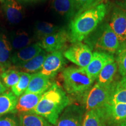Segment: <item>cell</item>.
<instances>
[{
  "instance_id": "1",
  "label": "cell",
  "mask_w": 126,
  "mask_h": 126,
  "mask_svg": "<svg viewBox=\"0 0 126 126\" xmlns=\"http://www.w3.org/2000/svg\"><path fill=\"white\" fill-rule=\"evenodd\" d=\"M107 10V5L101 3L75 16L69 26L70 42L78 43L87 38L105 18Z\"/></svg>"
},
{
  "instance_id": "2",
  "label": "cell",
  "mask_w": 126,
  "mask_h": 126,
  "mask_svg": "<svg viewBox=\"0 0 126 126\" xmlns=\"http://www.w3.org/2000/svg\"><path fill=\"white\" fill-rule=\"evenodd\" d=\"M70 105V99L65 91L56 83L42 94L40 101L31 113L45 118L55 125L63 111Z\"/></svg>"
},
{
  "instance_id": "3",
  "label": "cell",
  "mask_w": 126,
  "mask_h": 126,
  "mask_svg": "<svg viewBox=\"0 0 126 126\" xmlns=\"http://www.w3.org/2000/svg\"><path fill=\"white\" fill-rule=\"evenodd\" d=\"M64 89L68 94L82 97L92 88L94 80L88 75L85 69L71 66L65 68L62 72Z\"/></svg>"
},
{
  "instance_id": "4",
  "label": "cell",
  "mask_w": 126,
  "mask_h": 126,
  "mask_svg": "<svg viewBox=\"0 0 126 126\" xmlns=\"http://www.w3.org/2000/svg\"><path fill=\"white\" fill-rule=\"evenodd\" d=\"M89 41H85L89 46L99 51L113 54L117 52L120 46L119 39L108 23H103L93 32Z\"/></svg>"
},
{
  "instance_id": "5",
  "label": "cell",
  "mask_w": 126,
  "mask_h": 126,
  "mask_svg": "<svg viewBox=\"0 0 126 126\" xmlns=\"http://www.w3.org/2000/svg\"><path fill=\"white\" fill-rule=\"evenodd\" d=\"M117 82L114 81L108 85L96 83L83 94L82 96L83 106L86 111L103 108L109 104Z\"/></svg>"
},
{
  "instance_id": "6",
  "label": "cell",
  "mask_w": 126,
  "mask_h": 126,
  "mask_svg": "<svg viewBox=\"0 0 126 126\" xmlns=\"http://www.w3.org/2000/svg\"><path fill=\"white\" fill-rule=\"evenodd\" d=\"M64 57L79 67L86 68L92 60V48L81 42L73 43L63 53Z\"/></svg>"
},
{
  "instance_id": "7",
  "label": "cell",
  "mask_w": 126,
  "mask_h": 126,
  "mask_svg": "<svg viewBox=\"0 0 126 126\" xmlns=\"http://www.w3.org/2000/svg\"><path fill=\"white\" fill-rule=\"evenodd\" d=\"M85 110L83 106L76 104L69 105L54 126H82Z\"/></svg>"
},
{
  "instance_id": "8",
  "label": "cell",
  "mask_w": 126,
  "mask_h": 126,
  "mask_svg": "<svg viewBox=\"0 0 126 126\" xmlns=\"http://www.w3.org/2000/svg\"><path fill=\"white\" fill-rule=\"evenodd\" d=\"M70 40L68 32L61 29L57 32L48 35L40 39L39 45L42 49L46 52L61 51Z\"/></svg>"
},
{
  "instance_id": "9",
  "label": "cell",
  "mask_w": 126,
  "mask_h": 126,
  "mask_svg": "<svg viewBox=\"0 0 126 126\" xmlns=\"http://www.w3.org/2000/svg\"><path fill=\"white\" fill-rule=\"evenodd\" d=\"M67 63L62 51H56L48 54L39 72L51 79L64 68Z\"/></svg>"
},
{
  "instance_id": "10",
  "label": "cell",
  "mask_w": 126,
  "mask_h": 126,
  "mask_svg": "<svg viewBox=\"0 0 126 126\" xmlns=\"http://www.w3.org/2000/svg\"><path fill=\"white\" fill-rule=\"evenodd\" d=\"M114 61L115 58L113 54L104 51H96L93 53L92 60L85 69L91 78L95 81L102 69L107 64Z\"/></svg>"
},
{
  "instance_id": "11",
  "label": "cell",
  "mask_w": 126,
  "mask_h": 126,
  "mask_svg": "<svg viewBox=\"0 0 126 126\" xmlns=\"http://www.w3.org/2000/svg\"><path fill=\"white\" fill-rule=\"evenodd\" d=\"M110 26L117 36L120 44L126 42V11L120 7L113 9Z\"/></svg>"
},
{
  "instance_id": "12",
  "label": "cell",
  "mask_w": 126,
  "mask_h": 126,
  "mask_svg": "<svg viewBox=\"0 0 126 126\" xmlns=\"http://www.w3.org/2000/svg\"><path fill=\"white\" fill-rule=\"evenodd\" d=\"M43 50L38 43H32L18 51L14 52L12 56V64L16 67L25 64L37 56Z\"/></svg>"
},
{
  "instance_id": "13",
  "label": "cell",
  "mask_w": 126,
  "mask_h": 126,
  "mask_svg": "<svg viewBox=\"0 0 126 126\" xmlns=\"http://www.w3.org/2000/svg\"><path fill=\"white\" fill-rule=\"evenodd\" d=\"M42 94L24 93L19 97L14 114L31 113L40 101Z\"/></svg>"
},
{
  "instance_id": "14",
  "label": "cell",
  "mask_w": 126,
  "mask_h": 126,
  "mask_svg": "<svg viewBox=\"0 0 126 126\" xmlns=\"http://www.w3.org/2000/svg\"><path fill=\"white\" fill-rule=\"evenodd\" d=\"M2 8L8 21L12 24H18L24 15L23 8L16 0H5Z\"/></svg>"
},
{
  "instance_id": "15",
  "label": "cell",
  "mask_w": 126,
  "mask_h": 126,
  "mask_svg": "<svg viewBox=\"0 0 126 126\" xmlns=\"http://www.w3.org/2000/svg\"><path fill=\"white\" fill-rule=\"evenodd\" d=\"M105 108L108 125L115 126L126 120V104H108Z\"/></svg>"
},
{
  "instance_id": "16",
  "label": "cell",
  "mask_w": 126,
  "mask_h": 126,
  "mask_svg": "<svg viewBox=\"0 0 126 126\" xmlns=\"http://www.w3.org/2000/svg\"><path fill=\"white\" fill-rule=\"evenodd\" d=\"M51 79L39 72L32 74L29 85L25 93L43 94L53 85Z\"/></svg>"
},
{
  "instance_id": "17",
  "label": "cell",
  "mask_w": 126,
  "mask_h": 126,
  "mask_svg": "<svg viewBox=\"0 0 126 126\" xmlns=\"http://www.w3.org/2000/svg\"><path fill=\"white\" fill-rule=\"evenodd\" d=\"M12 54L10 41L4 33L0 32V69L2 71L11 67Z\"/></svg>"
},
{
  "instance_id": "18",
  "label": "cell",
  "mask_w": 126,
  "mask_h": 126,
  "mask_svg": "<svg viewBox=\"0 0 126 126\" xmlns=\"http://www.w3.org/2000/svg\"><path fill=\"white\" fill-rule=\"evenodd\" d=\"M82 126H108L105 106L86 111Z\"/></svg>"
},
{
  "instance_id": "19",
  "label": "cell",
  "mask_w": 126,
  "mask_h": 126,
  "mask_svg": "<svg viewBox=\"0 0 126 126\" xmlns=\"http://www.w3.org/2000/svg\"><path fill=\"white\" fill-rule=\"evenodd\" d=\"M47 56L46 51L43 50L37 56L34 57L31 60L15 68L19 70V71L31 74H32V73H37L40 71L42 68Z\"/></svg>"
},
{
  "instance_id": "20",
  "label": "cell",
  "mask_w": 126,
  "mask_h": 126,
  "mask_svg": "<svg viewBox=\"0 0 126 126\" xmlns=\"http://www.w3.org/2000/svg\"><path fill=\"white\" fill-rule=\"evenodd\" d=\"M53 7L58 14L66 18H74L77 14L74 0H53Z\"/></svg>"
},
{
  "instance_id": "21",
  "label": "cell",
  "mask_w": 126,
  "mask_h": 126,
  "mask_svg": "<svg viewBox=\"0 0 126 126\" xmlns=\"http://www.w3.org/2000/svg\"><path fill=\"white\" fill-rule=\"evenodd\" d=\"M18 97L12 91L5 92L0 95V117L14 113L18 102Z\"/></svg>"
},
{
  "instance_id": "22",
  "label": "cell",
  "mask_w": 126,
  "mask_h": 126,
  "mask_svg": "<svg viewBox=\"0 0 126 126\" xmlns=\"http://www.w3.org/2000/svg\"><path fill=\"white\" fill-rule=\"evenodd\" d=\"M10 43L14 52L18 51L24 47L32 44V39L26 32L18 30L11 36Z\"/></svg>"
},
{
  "instance_id": "23",
  "label": "cell",
  "mask_w": 126,
  "mask_h": 126,
  "mask_svg": "<svg viewBox=\"0 0 126 126\" xmlns=\"http://www.w3.org/2000/svg\"><path fill=\"white\" fill-rule=\"evenodd\" d=\"M118 70L116 61L107 64L102 69L96 79L97 83L102 85H108L113 82Z\"/></svg>"
},
{
  "instance_id": "24",
  "label": "cell",
  "mask_w": 126,
  "mask_h": 126,
  "mask_svg": "<svg viewBox=\"0 0 126 126\" xmlns=\"http://www.w3.org/2000/svg\"><path fill=\"white\" fill-rule=\"evenodd\" d=\"M20 126H54L45 118L33 113H24L19 115Z\"/></svg>"
},
{
  "instance_id": "25",
  "label": "cell",
  "mask_w": 126,
  "mask_h": 126,
  "mask_svg": "<svg viewBox=\"0 0 126 126\" xmlns=\"http://www.w3.org/2000/svg\"><path fill=\"white\" fill-rule=\"evenodd\" d=\"M61 28L51 23L47 22H40L35 25L36 36L40 39L43 37L51 34L60 31Z\"/></svg>"
},
{
  "instance_id": "26",
  "label": "cell",
  "mask_w": 126,
  "mask_h": 126,
  "mask_svg": "<svg viewBox=\"0 0 126 126\" xmlns=\"http://www.w3.org/2000/svg\"><path fill=\"white\" fill-rule=\"evenodd\" d=\"M1 81L7 88H12L15 86L20 78V71L15 69L9 68L0 74Z\"/></svg>"
},
{
  "instance_id": "27",
  "label": "cell",
  "mask_w": 126,
  "mask_h": 126,
  "mask_svg": "<svg viewBox=\"0 0 126 126\" xmlns=\"http://www.w3.org/2000/svg\"><path fill=\"white\" fill-rule=\"evenodd\" d=\"M32 74L20 71V78L18 83L11 88V91L16 97H20L26 91L29 85Z\"/></svg>"
},
{
  "instance_id": "28",
  "label": "cell",
  "mask_w": 126,
  "mask_h": 126,
  "mask_svg": "<svg viewBox=\"0 0 126 126\" xmlns=\"http://www.w3.org/2000/svg\"><path fill=\"white\" fill-rule=\"evenodd\" d=\"M126 104V85L122 81H117L111 96L109 104Z\"/></svg>"
},
{
  "instance_id": "29",
  "label": "cell",
  "mask_w": 126,
  "mask_h": 126,
  "mask_svg": "<svg viewBox=\"0 0 126 126\" xmlns=\"http://www.w3.org/2000/svg\"><path fill=\"white\" fill-rule=\"evenodd\" d=\"M116 61L117 64L119 73L122 77L126 75V42L120 44L116 52Z\"/></svg>"
},
{
  "instance_id": "30",
  "label": "cell",
  "mask_w": 126,
  "mask_h": 126,
  "mask_svg": "<svg viewBox=\"0 0 126 126\" xmlns=\"http://www.w3.org/2000/svg\"><path fill=\"white\" fill-rule=\"evenodd\" d=\"M101 1L102 0H74L77 10L76 15L89 8L97 5L98 3Z\"/></svg>"
},
{
  "instance_id": "31",
  "label": "cell",
  "mask_w": 126,
  "mask_h": 126,
  "mask_svg": "<svg viewBox=\"0 0 126 126\" xmlns=\"http://www.w3.org/2000/svg\"><path fill=\"white\" fill-rule=\"evenodd\" d=\"M0 126H20L18 115L14 113L4 115L0 117Z\"/></svg>"
},
{
  "instance_id": "32",
  "label": "cell",
  "mask_w": 126,
  "mask_h": 126,
  "mask_svg": "<svg viewBox=\"0 0 126 126\" xmlns=\"http://www.w3.org/2000/svg\"><path fill=\"white\" fill-rule=\"evenodd\" d=\"M116 4L119 7L126 11V0H117Z\"/></svg>"
},
{
  "instance_id": "33",
  "label": "cell",
  "mask_w": 126,
  "mask_h": 126,
  "mask_svg": "<svg viewBox=\"0 0 126 126\" xmlns=\"http://www.w3.org/2000/svg\"><path fill=\"white\" fill-rule=\"evenodd\" d=\"M7 88L4 86V85L3 84L2 81H1V77H0V95L1 94H2L3 93L7 91Z\"/></svg>"
},
{
  "instance_id": "34",
  "label": "cell",
  "mask_w": 126,
  "mask_h": 126,
  "mask_svg": "<svg viewBox=\"0 0 126 126\" xmlns=\"http://www.w3.org/2000/svg\"><path fill=\"white\" fill-rule=\"evenodd\" d=\"M18 1H21V2H36V1H40V0H18Z\"/></svg>"
},
{
  "instance_id": "35",
  "label": "cell",
  "mask_w": 126,
  "mask_h": 126,
  "mask_svg": "<svg viewBox=\"0 0 126 126\" xmlns=\"http://www.w3.org/2000/svg\"><path fill=\"white\" fill-rule=\"evenodd\" d=\"M115 126H126V120L120 123L117 124V125H116Z\"/></svg>"
},
{
  "instance_id": "36",
  "label": "cell",
  "mask_w": 126,
  "mask_h": 126,
  "mask_svg": "<svg viewBox=\"0 0 126 126\" xmlns=\"http://www.w3.org/2000/svg\"><path fill=\"white\" fill-rule=\"evenodd\" d=\"M120 81H122L123 83H124V84H126V76L123 77L122 79L120 80Z\"/></svg>"
},
{
  "instance_id": "37",
  "label": "cell",
  "mask_w": 126,
  "mask_h": 126,
  "mask_svg": "<svg viewBox=\"0 0 126 126\" xmlns=\"http://www.w3.org/2000/svg\"><path fill=\"white\" fill-rule=\"evenodd\" d=\"M5 0H0V1H4Z\"/></svg>"
}]
</instances>
